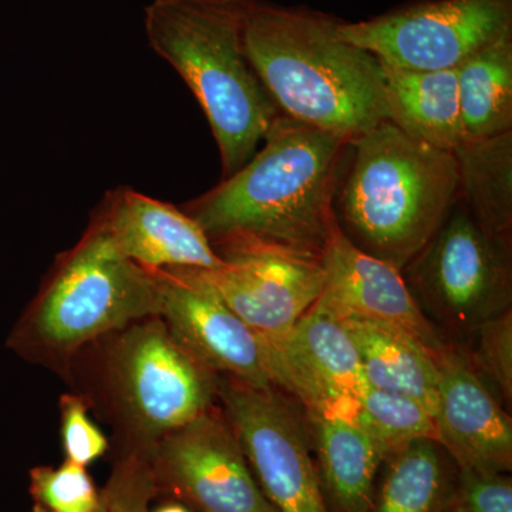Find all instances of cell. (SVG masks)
<instances>
[{
    "label": "cell",
    "mask_w": 512,
    "mask_h": 512,
    "mask_svg": "<svg viewBox=\"0 0 512 512\" xmlns=\"http://www.w3.org/2000/svg\"><path fill=\"white\" fill-rule=\"evenodd\" d=\"M350 140L279 116L237 173L187 205L212 247L254 242L322 259Z\"/></svg>",
    "instance_id": "obj_1"
},
{
    "label": "cell",
    "mask_w": 512,
    "mask_h": 512,
    "mask_svg": "<svg viewBox=\"0 0 512 512\" xmlns=\"http://www.w3.org/2000/svg\"><path fill=\"white\" fill-rule=\"evenodd\" d=\"M338 25L313 10L247 0L245 52L282 116L352 141L387 120L383 69Z\"/></svg>",
    "instance_id": "obj_2"
},
{
    "label": "cell",
    "mask_w": 512,
    "mask_h": 512,
    "mask_svg": "<svg viewBox=\"0 0 512 512\" xmlns=\"http://www.w3.org/2000/svg\"><path fill=\"white\" fill-rule=\"evenodd\" d=\"M458 200L454 154L421 143L386 120L350 141L335 212L357 248L403 271Z\"/></svg>",
    "instance_id": "obj_3"
},
{
    "label": "cell",
    "mask_w": 512,
    "mask_h": 512,
    "mask_svg": "<svg viewBox=\"0 0 512 512\" xmlns=\"http://www.w3.org/2000/svg\"><path fill=\"white\" fill-rule=\"evenodd\" d=\"M245 10L247 0H154L144 10L148 45L183 77L210 123L222 180L281 116L245 52Z\"/></svg>",
    "instance_id": "obj_4"
},
{
    "label": "cell",
    "mask_w": 512,
    "mask_h": 512,
    "mask_svg": "<svg viewBox=\"0 0 512 512\" xmlns=\"http://www.w3.org/2000/svg\"><path fill=\"white\" fill-rule=\"evenodd\" d=\"M150 316H158L156 274L127 258L97 218L43 291L29 329L43 345L70 350Z\"/></svg>",
    "instance_id": "obj_5"
},
{
    "label": "cell",
    "mask_w": 512,
    "mask_h": 512,
    "mask_svg": "<svg viewBox=\"0 0 512 512\" xmlns=\"http://www.w3.org/2000/svg\"><path fill=\"white\" fill-rule=\"evenodd\" d=\"M511 245L474 221L458 200L426 248L402 272L414 298L457 332L473 333L510 311Z\"/></svg>",
    "instance_id": "obj_6"
},
{
    "label": "cell",
    "mask_w": 512,
    "mask_h": 512,
    "mask_svg": "<svg viewBox=\"0 0 512 512\" xmlns=\"http://www.w3.org/2000/svg\"><path fill=\"white\" fill-rule=\"evenodd\" d=\"M512 32V0H427L362 22H340V37L403 70L457 69Z\"/></svg>",
    "instance_id": "obj_7"
},
{
    "label": "cell",
    "mask_w": 512,
    "mask_h": 512,
    "mask_svg": "<svg viewBox=\"0 0 512 512\" xmlns=\"http://www.w3.org/2000/svg\"><path fill=\"white\" fill-rule=\"evenodd\" d=\"M231 429L276 512H332L298 412L275 387L217 384Z\"/></svg>",
    "instance_id": "obj_8"
},
{
    "label": "cell",
    "mask_w": 512,
    "mask_h": 512,
    "mask_svg": "<svg viewBox=\"0 0 512 512\" xmlns=\"http://www.w3.org/2000/svg\"><path fill=\"white\" fill-rule=\"evenodd\" d=\"M113 367L128 412L156 441L208 412L217 393L211 370L160 320L130 329L117 346Z\"/></svg>",
    "instance_id": "obj_9"
},
{
    "label": "cell",
    "mask_w": 512,
    "mask_h": 512,
    "mask_svg": "<svg viewBox=\"0 0 512 512\" xmlns=\"http://www.w3.org/2000/svg\"><path fill=\"white\" fill-rule=\"evenodd\" d=\"M158 493L202 512H276L256 483L238 437L210 410L151 448Z\"/></svg>",
    "instance_id": "obj_10"
},
{
    "label": "cell",
    "mask_w": 512,
    "mask_h": 512,
    "mask_svg": "<svg viewBox=\"0 0 512 512\" xmlns=\"http://www.w3.org/2000/svg\"><path fill=\"white\" fill-rule=\"evenodd\" d=\"M214 248L225 265L202 274L266 342L284 338L322 295V259L254 242Z\"/></svg>",
    "instance_id": "obj_11"
},
{
    "label": "cell",
    "mask_w": 512,
    "mask_h": 512,
    "mask_svg": "<svg viewBox=\"0 0 512 512\" xmlns=\"http://www.w3.org/2000/svg\"><path fill=\"white\" fill-rule=\"evenodd\" d=\"M158 316L202 366L256 387H275L265 340L221 298L198 269L154 271Z\"/></svg>",
    "instance_id": "obj_12"
},
{
    "label": "cell",
    "mask_w": 512,
    "mask_h": 512,
    "mask_svg": "<svg viewBox=\"0 0 512 512\" xmlns=\"http://www.w3.org/2000/svg\"><path fill=\"white\" fill-rule=\"evenodd\" d=\"M266 346L275 387L298 397L309 414L355 420L367 383L340 316L318 301L284 338Z\"/></svg>",
    "instance_id": "obj_13"
},
{
    "label": "cell",
    "mask_w": 512,
    "mask_h": 512,
    "mask_svg": "<svg viewBox=\"0 0 512 512\" xmlns=\"http://www.w3.org/2000/svg\"><path fill=\"white\" fill-rule=\"evenodd\" d=\"M322 266L325 286L319 302L330 311L400 330L436 356L447 348L402 271L357 248L339 225L323 252Z\"/></svg>",
    "instance_id": "obj_14"
},
{
    "label": "cell",
    "mask_w": 512,
    "mask_h": 512,
    "mask_svg": "<svg viewBox=\"0 0 512 512\" xmlns=\"http://www.w3.org/2000/svg\"><path fill=\"white\" fill-rule=\"evenodd\" d=\"M439 443L458 468L507 474L512 466V423L473 366L456 350L436 356Z\"/></svg>",
    "instance_id": "obj_15"
},
{
    "label": "cell",
    "mask_w": 512,
    "mask_h": 512,
    "mask_svg": "<svg viewBox=\"0 0 512 512\" xmlns=\"http://www.w3.org/2000/svg\"><path fill=\"white\" fill-rule=\"evenodd\" d=\"M99 220L127 258L151 271H214L225 265L194 218L133 188L110 191Z\"/></svg>",
    "instance_id": "obj_16"
},
{
    "label": "cell",
    "mask_w": 512,
    "mask_h": 512,
    "mask_svg": "<svg viewBox=\"0 0 512 512\" xmlns=\"http://www.w3.org/2000/svg\"><path fill=\"white\" fill-rule=\"evenodd\" d=\"M382 63V62H380ZM387 120L439 150L463 143L457 70H403L382 63Z\"/></svg>",
    "instance_id": "obj_17"
},
{
    "label": "cell",
    "mask_w": 512,
    "mask_h": 512,
    "mask_svg": "<svg viewBox=\"0 0 512 512\" xmlns=\"http://www.w3.org/2000/svg\"><path fill=\"white\" fill-rule=\"evenodd\" d=\"M338 316L355 340L367 386L412 397L436 417L439 389L436 355L406 333L383 323L357 316Z\"/></svg>",
    "instance_id": "obj_18"
},
{
    "label": "cell",
    "mask_w": 512,
    "mask_h": 512,
    "mask_svg": "<svg viewBox=\"0 0 512 512\" xmlns=\"http://www.w3.org/2000/svg\"><path fill=\"white\" fill-rule=\"evenodd\" d=\"M319 477L332 512H367L384 456L355 420L311 414Z\"/></svg>",
    "instance_id": "obj_19"
},
{
    "label": "cell",
    "mask_w": 512,
    "mask_h": 512,
    "mask_svg": "<svg viewBox=\"0 0 512 512\" xmlns=\"http://www.w3.org/2000/svg\"><path fill=\"white\" fill-rule=\"evenodd\" d=\"M453 154L460 201L490 237L511 245L512 131L463 141Z\"/></svg>",
    "instance_id": "obj_20"
},
{
    "label": "cell",
    "mask_w": 512,
    "mask_h": 512,
    "mask_svg": "<svg viewBox=\"0 0 512 512\" xmlns=\"http://www.w3.org/2000/svg\"><path fill=\"white\" fill-rule=\"evenodd\" d=\"M367 512H446L456 480L439 441L416 440L386 458Z\"/></svg>",
    "instance_id": "obj_21"
},
{
    "label": "cell",
    "mask_w": 512,
    "mask_h": 512,
    "mask_svg": "<svg viewBox=\"0 0 512 512\" xmlns=\"http://www.w3.org/2000/svg\"><path fill=\"white\" fill-rule=\"evenodd\" d=\"M463 141L512 131V32L457 67Z\"/></svg>",
    "instance_id": "obj_22"
},
{
    "label": "cell",
    "mask_w": 512,
    "mask_h": 512,
    "mask_svg": "<svg viewBox=\"0 0 512 512\" xmlns=\"http://www.w3.org/2000/svg\"><path fill=\"white\" fill-rule=\"evenodd\" d=\"M355 421L375 440L384 460L416 440L439 441L433 414L409 396L367 386Z\"/></svg>",
    "instance_id": "obj_23"
},
{
    "label": "cell",
    "mask_w": 512,
    "mask_h": 512,
    "mask_svg": "<svg viewBox=\"0 0 512 512\" xmlns=\"http://www.w3.org/2000/svg\"><path fill=\"white\" fill-rule=\"evenodd\" d=\"M30 494L35 505L46 512H94L101 504V495L86 467L69 460L59 468H33Z\"/></svg>",
    "instance_id": "obj_24"
},
{
    "label": "cell",
    "mask_w": 512,
    "mask_h": 512,
    "mask_svg": "<svg viewBox=\"0 0 512 512\" xmlns=\"http://www.w3.org/2000/svg\"><path fill=\"white\" fill-rule=\"evenodd\" d=\"M157 493L150 451H134L114 466L100 495L109 512H151L148 505Z\"/></svg>",
    "instance_id": "obj_25"
},
{
    "label": "cell",
    "mask_w": 512,
    "mask_h": 512,
    "mask_svg": "<svg viewBox=\"0 0 512 512\" xmlns=\"http://www.w3.org/2000/svg\"><path fill=\"white\" fill-rule=\"evenodd\" d=\"M477 336L474 362L498 387L504 399L512 397V315L511 309L484 322L474 330Z\"/></svg>",
    "instance_id": "obj_26"
},
{
    "label": "cell",
    "mask_w": 512,
    "mask_h": 512,
    "mask_svg": "<svg viewBox=\"0 0 512 512\" xmlns=\"http://www.w3.org/2000/svg\"><path fill=\"white\" fill-rule=\"evenodd\" d=\"M62 440L66 460L83 467L99 460L109 448L104 434L87 416L82 400L73 396L62 400Z\"/></svg>",
    "instance_id": "obj_27"
},
{
    "label": "cell",
    "mask_w": 512,
    "mask_h": 512,
    "mask_svg": "<svg viewBox=\"0 0 512 512\" xmlns=\"http://www.w3.org/2000/svg\"><path fill=\"white\" fill-rule=\"evenodd\" d=\"M456 501L467 512H512L511 478L458 468Z\"/></svg>",
    "instance_id": "obj_28"
},
{
    "label": "cell",
    "mask_w": 512,
    "mask_h": 512,
    "mask_svg": "<svg viewBox=\"0 0 512 512\" xmlns=\"http://www.w3.org/2000/svg\"><path fill=\"white\" fill-rule=\"evenodd\" d=\"M154 512H190L184 505L181 504H167L164 507L158 508L157 511Z\"/></svg>",
    "instance_id": "obj_29"
},
{
    "label": "cell",
    "mask_w": 512,
    "mask_h": 512,
    "mask_svg": "<svg viewBox=\"0 0 512 512\" xmlns=\"http://www.w3.org/2000/svg\"><path fill=\"white\" fill-rule=\"evenodd\" d=\"M33 512H46V511L43 510V508H40L39 505H35V507H33ZM94 512H109V511H107L106 505H104L103 500H101V504L99 505V508H97V510Z\"/></svg>",
    "instance_id": "obj_30"
},
{
    "label": "cell",
    "mask_w": 512,
    "mask_h": 512,
    "mask_svg": "<svg viewBox=\"0 0 512 512\" xmlns=\"http://www.w3.org/2000/svg\"><path fill=\"white\" fill-rule=\"evenodd\" d=\"M446 512H467V511L464 510V508L461 507V505L457 503L456 498H454L453 504H451L450 507L447 508Z\"/></svg>",
    "instance_id": "obj_31"
}]
</instances>
